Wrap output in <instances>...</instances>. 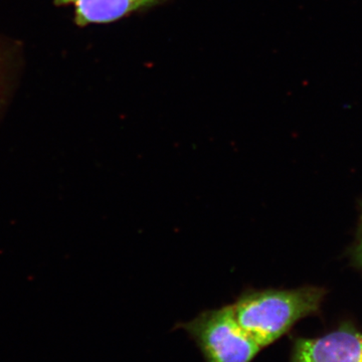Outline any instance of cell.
<instances>
[{
  "label": "cell",
  "instance_id": "1",
  "mask_svg": "<svg viewBox=\"0 0 362 362\" xmlns=\"http://www.w3.org/2000/svg\"><path fill=\"white\" fill-rule=\"evenodd\" d=\"M322 297V290L314 287L247 290L232 307L243 329L261 349H265L298 321L316 312Z\"/></svg>",
  "mask_w": 362,
  "mask_h": 362
},
{
  "label": "cell",
  "instance_id": "2",
  "mask_svg": "<svg viewBox=\"0 0 362 362\" xmlns=\"http://www.w3.org/2000/svg\"><path fill=\"white\" fill-rule=\"evenodd\" d=\"M181 327L206 362H252L262 349L238 322L232 305L202 312Z\"/></svg>",
  "mask_w": 362,
  "mask_h": 362
},
{
  "label": "cell",
  "instance_id": "3",
  "mask_svg": "<svg viewBox=\"0 0 362 362\" xmlns=\"http://www.w3.org/2000/svg\"><path fill=\"white\" fill-rule=\"evenodd\" d=\"M292 362H362V334L343 329L318 339H299Z\"/></svg>",
  "mask_w": 362,
  "mask_h": 362
},
{
  "label": "cell",
  "instance_id": "4",
  "mask_svg": "<svg viewBox=\"0 0 362 362\" xmlns=\"http://www.w3.org/2000/svg\"><path fill=\"white\" fill-rule=\"evenodd\" d=\"M158 0H56V4L73 6L76 23L84 26L120 20L133 11L152 6Z\"/></svg>",
  "mask_w": 362,
  "mask_h": 362
},
{
  "label": "cell",
  "instance_id": "5",
  "mask_svg": "<svg viewBox=\"0 0 362 362\" xmlns=\"http://www.w3.org/2000/svg\"><path fill=\"white\" fill-rule=\"evenodd\" d=\"M6 58L0 51V102H1L2 97L4 94V85H6Z\"/></svg>",
  "mask_w": 362,
  "mask_h": 362
},
{
  "label": "cell",
  "instance_id": "6",
  "mask_svg": "<svg viewBox=\"0 0 362 362\" xmlns=\"http://www.w3.org/2000/svg\"><path fill=\"white\" fill-rule=\"evenodd\" d=\"M356 255L357 261H358L359 264L362 266V216L361 218V225H359L358 237H357Z\"/></svg>",
  "mask_w": 362,
  "mask_h": 362
}]
</instances>
